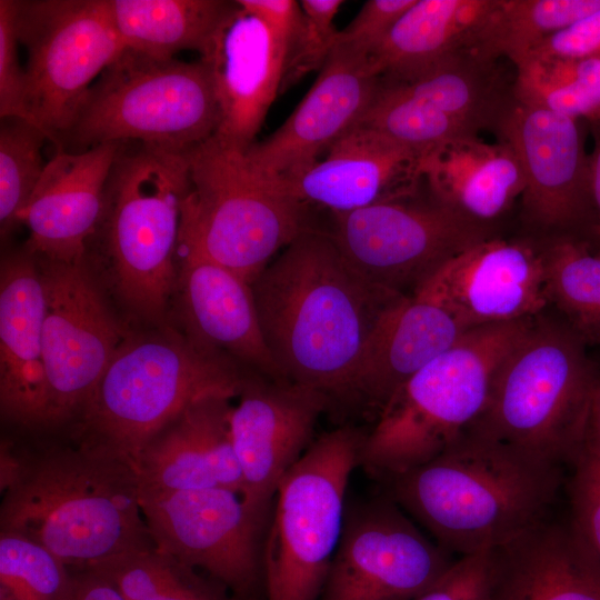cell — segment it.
Listing matches in <instances>:
<instances>
[{
	"mask_svg": "<svg viewBox=\"0 0 600 600\" xmlns=\"http://www.w3.org/2000/svg\"><path fill=\"white\" fill-rule=\"evenodd\" d=\"M392 500L349 509L322 600H412L453 563Z\"/></svg>",
	"mask_w": 600,
	"mask_h": 600,
	"instance_id": "9a60e30c",
	"label": "cell"
},
{
	"mask_svg": "<svg viewBox=\"0 0 600 600\" xmlns=\"http://www.w3.org/2000/svg\"><path fill=\"white\" fill-rule=\"evenodd\" d=\"M420 171L436 202L482 228L521 198L526 187L513 150L478 136L454 138L427 151Z\"/></svg>",
	"mask_w": 600,
	"mask_h": 600,
	"instance_id": "83f0119b",
	"label": "cell"
},
{
	"mask_svg": "<svg viewBox=\"0 0 600 600\" xmlns=\"http://www.w3.org/2000/svg\"><path fill=\"white\" fill-rule=\"evenodd\" d=\"M37 259L46 298L49 409L43 433H54L78 418L130 328L112 311L89 257L74 262Z\"/></svg>",
	"mask_w": 600,
	"mask_h": 600,
	"instance_id": "7c38bea8",
	"label": "cell"
},
{
	"mask_svg": "<svg viewBox=\"0 0 600 600\" xmlns=\"http://www.w3.org/2000/svg\"><path fill=\"white\" fill-rule=\"evenodd\" d=\"M411 293L442 306L467 330L540 317L551 304L542 243L486 237Z\"/></svg>",
	"mask_w": 600,
	"mask_h": 600,
	"instance_id": "e0dca14e",
	"label": "cell"
},
{
	"mask_svg": "<svg viewBox=\"0 0 600 600\" xmlns=\"http://www.w3.org/2000/svg\"><path fill=\"white\" fill-rule=\"evenodd\" d=\"M261 331L288 381L340 397L384 317L408 294L356 270L329 232L304 229L251 283Z\"/></svg>",
	"mask_w": 600,
	"mask_h": 600,
	"instance_id": "6da1fadb",
	"label": "cell"
},
{
	"mask_svg": "<svg viewBox=\"0 0 600 600\" xmlns=\"http://www.w3.org/2000/svg\"><path fill=\"white\" fill-rule=\"evenodd\" d=\"M491 551L460 557L412 600H491Z\"/></svg>",
	"mask_w": 600,
	"mask_h": 600,
	"instance_id": "b9f144b4",
	"label": "cell"
},
{
	"mask_svg": "<svg viewBox=\"0 0 600 600\" xmlns=\"http://www.w3.org/2000/svg\"><path fill=\"white\" fill-rule=\"evenodd\" d=\"M63 600H124L117 589L92 569L72 570Z\"/></svg>",
	"mask_w": 600,
	"mask_h": 600,
	"instance_id": "bcb514c9",
	"label": "cell"
},
{
	"mask_svg": "<svg viewBox=\"0 0 600 600\" xmlns=\"http://www.w3.org/2000/svg\"><path fill=\"white\" fill-rule=\"evenodd\" d=\"M379 87L366 57L336 44L294 111L267 139L254 142L246 158L276 180L301 172L359 124Z\"/></svg>",
	"mask_w": 600,
	"mask_h": 600,
	"instance_id": "d6986e66",
	"label": "cell"
},
{
	"mask_svg": "<svg viewBox=\"0 0 600 600\" xmlns=\"http://www.w3.org/2000/svg\"><path fill=\"white\" fill-rule=\"evenodd\" d=\"M16 26L30 116L58 148L88 89L126 47L109 0H17Z\"/></svg>",
	"mask_w": 600,
	"mask_h": 600,
	"instance_id": "8fae6325",
	"label": "cell"
},
{
	"mask_svg": "<svg viewBox=\"0 0 600 600\" xmlns=\"http://www.w3.org/2000/svg\"><path fill=\"white\" fill-rule=\"evenodd\" d=\"M17 0H0V119L19 118L32 124L26 68L18 54Z\"/></svg>",
	"mask_w": 600,
	"mask_h": 600,
	"instance_id": "ab89813d",
	"label": "cell"
},
{
	"mask_svg": "<svg viewBox=\"0 0 600 600\" xmlns=\"http://www.w3.org/2000/svg\"><path fill=\"white\" fill-rule=\"evenodd\" d=\"M589 124L594 136V148L589 154L592 226L588 233L600 244V118Z\"/></svg>",
	"mask_w": 600,
	"mask_h": 600,
	"instance_id": "c3c4849f",
	"label": "cell"
},
{
	"mask_svg": "<svg viewBox=\"0 0 600 600\" xmlns=\"http://www.w3.org/2000/svg\"><path fill=\"white\" fill-rule=\"evenodd\" d=\"M0 461V531L42 546L69 569L154 546L130 461L68 434L31 448L2 441Z\"/></svg>",
	"mask_w": 600,
	"mask_h": 600,
	"instance_id": "7a4b0ae2",
	"label": "cell"
},
{
	"mask_svg": "<svg viewBox=\"0 0 600 600\" xmlns=\"http://www.w3.org/2000/svg\"><path fill=\"white\" fill-rule=\"evenodd\" d=\"M157 549L234 593L244 596L262 570L260 533L267 522L236 491L204 488L140 493Z\"/></svg>",
	"mask_w": 600,
	"mask_h": 600,
	"instance_id": "5bb4252c",
	"label": "cell"
},
{
	"mask_svg": "<svg viewBox=\"0 0 600 600\" xmlns=\"http://www.w3.org/2000/svg\"><path fill=\"white\" fill-rule=\"evenodd\" d=\"M491 600H600V566L572 523L550 518L491 551Z\"/></svg>",
	"mask_w": 600,
	"mask_h": 600,
	"instance_id": "4316f807",
	"label": "cell"
},
{
	"mask_svg": "<svg viewBox=\"0 0 600 600\" xmlns=\"http://www.w3.org/2000/svg\"><path fill=\"white\" fill-rule=\"evenodd\" d=\"M47 134L19 118L0 122V231L8 236L39 183L47 163L41 153ZM49 141V140H48Z\"/></svg>",
	"mask_w": 600,
	"mask_h": 600,
	"instance_id": "d590c367",
	"label": "cell"
},
{
	"mask_svg": "<svg viewBox=\"0 0 600 600\" xmlns=\"http://www.w3.org/2000/svg\"><path fill=\"white\" fill-rule=\"evenodd\" d=\"M289 42L254 13L234 1L209 51L208 67L221 120L213 136L246 152L281 91Z\"/></svg>",
	"mask_w": 600,
	"mask_h": 600,
	"instance_id": "ffe728a7",
	"label": "cell"
},
{
	"mask_svg": "<svg viewBox=\"0 0 600 600\" xmlns=\"http://www.w3.org/2000/svg\"><path fill=\"white\" fill-rule=\"evenodd\" d=\"M580 121L514 98L496 127L524 174L526 219L551 237L589 232L592 226L589 154Z\"/></svg>",
	"mask_w": 600,
	"mask_h": 600,
	"instance_id": "2e32d148",
	"label": "cell"
},
{
	"mask_svg": "<svg viewBox=\"0 0 600 600\" xmlns=\"http://www.w3.org/2000/svg\"><path fill=\"white\" fill-rule=\"evenodd\" d=\"M496 61L466 50L408 82L396 84L478 133L483 128L496 129L514 99L501 83Z\"/></svg>",
	"mask_w": 600,
	"mask_h": 600,
	"instance_id": "4dcf8cb0",
	"label": "cell"
},
{
	"mask_svg": "<svg viewBox=\"0 0 600 600\" xmlns=\"http://www.w3.org/2000/svg\"><path fill=\"white\" fill-rule=\"evenodd\" d=\"M333 214L331 237L349 263L374 283L414 289L447 260L488 237L432 198L418 194Z\"/></svg>",
	"mask_w": 600,
	"mask_h": 600,
	"instance_id": "4fadbf2b",
	"label": "cell"
},
{
	"mask_svg": "<svg viewBox=\"0 0 600 600\" xmlns=\"http://www.w3.org/2000/svg\"><path fill=\"white\" fill-rule=\"evenodd\" d=\"M88 569L108 579L124 600H147L197 573L154 546L119 554Z\"/></svg>",
	"mask_w": 600,
	"mask_h": 600,
	"instance_id": "74e56055",
	"label": "cell"
},
{
	"mask_svg": "<svg viewBox=\"0 0 600 600\" xmlns=\"http://www.w3.org/2000/svg\"><path fill=\"white\" fill-rule=\"evenodd\" d=\"M233 7L223 0H109L126 49L158 59L183 50L203 57Z\"/></svg>",
	"mask_w": 600,
	"mask_h": 600,
	"instance_id": "f546056e",
	"label": "cell"
},
{
	"mask_svg": "<svg viewBox=\"0 0 600 600\" xmlns=\"http://www.w3.org/2000/svg\"><path fill=\"white\" fill-rule=\"evenodd\" d=\"M230 412V430L243 478L246 504L267 521L284 473L306 452L328 397L288 380L250 372Z\"/></svg>",
	"mask_w": 600,
	"mask_h": 600,
	"instance_id": "ac0fdd59",
	"label": "cell"
},
{
	"mask_svg": "<svg viewBox=\"0 0 600 600\" xmlns=\"http://www.w3.org/2000/svg\"><path fill=\"white\" fill-rule=\"evenodd\" d=\"M600 9V0H496L477 47L483 58L516 66L543 40Z\"/></svg>",
	"mask_w": 600,
	"mask_h": 600,
	"instance_id": "d6a6232c",
	"label": "cell"
},
{
	"mask_svg": "<svg viewBox=\"0 0 600 600\" xmlns=\"http://www.w3.org/2000/svg\"><path fill=\"white\" fill-rule=\"evenodd\" d=\"M537 318L470 329L416 372L377 413L359 464L390 481L459 440L484 410L500 366Z\"/></svg>",
	"mask_w": 600,
	"mask_h": 600,
	"instance_id": "8992f818",
	"label": "cell"
},
{
	"mask_svg": "<svg viewBox=\"0 0 600 600\" xmlns=\"http://www.w3.org/2000/svg\"><path fill=\"white\" fill-rule=\"evenodd\" d=\"M359 124L371 128L413 150L420 157L462 136H478L463 122L380 79L377 94Z\"/></svg>",
	"mask_w": 600,
	"mask_h": 600,
	"instance_id": "e575fe53",
	"label": "cell"
},
{
	"mask_svg": "<svg viewBox=\"0 0 600 600\" xmlns=\"http://www.w3.org/2000/svg\"><path fill=\"white\" fill-rule=\"evenodd\" d=\"M496 0H417L368 58L373 74L408 82L449 57L477 50Z\"/></svg>",
	"mask_w": 600,
	"mask_h": 600,
	"instance_id": "f1b7e54d",
	"label": "cell"
},
{
	"mask_svg": "<svg viewBox=\"0 0 600 600\" xmlns=\"http://www.w3.org/2000/svg\"><path fill=\"white\" fill-rule=\"evenodd\" d=\"M241 368L170 323L130 329L80 414L62 432L137 469L146 444L191 403L237 397L247 376Z\"/></svg>",
	"mask_w": 600,
	"mask_h": 600,
	"instance_id": "277c9868",
	"label": "cell"
},
{
	"mask_svg": "<svg viewBox=\"0 0 600 600\" xmlns=\"http://www.w3.org/2000/svg\"><path fill=\"white\" fill-rule=\"evenodd\" d=\"M123 142L104 143L81 152L57 150L17 224L29 231L26 247L37 257L81 261L99 230L107 181Z\"/></svg>",
	"mask_w": 600,
	"mask_h": 600,
	"instance_id": "7402d4cb",
	"label": "cell"
},
{
	"mask_svg": "<svg viewBox=\"0 0 600 600\" xmlns=\"http://www.w3.org/2000/svg\"><path fill=\"white\" fill-rule=\"evenodd\" d=\"M301 20L289 46L281 91L298 82L306 74L321 70L336 44L339 30L334 18L342 0H302Z\"/></svg>",
	"mask_w": 600,
	"mask_h": 600,
	"instance_id": "f35d334b",
	"label": "cell"
},
{
	"mask_svg": "<svg viewBox=\"0 0 600 600\" xmlns=\"http://www.w3.org/2000/svg\"><path fill=\"white\" fill-rule=\"evenodd\" d=\"M527 58L600 59V9L548 37Z\"/></svg>",
	"mask_w": 600,
	"mask_h": 600,
	"instance_id": "ee69618b",
	"label": "cell"
},
{
	"mask_svg": "<svg viewBox=\"0 0 600 600\" xmlns=\"http://www.w3.org/2000/svg\"><path fill=\"white\" fill-rule=\"evenodd\" d=\"M363 437L349 426L323 433L280 480L262 553L267 600H317L322 593Z\"/></svg>",
	"mask_w": 600,
	"mask_h": 600,
	"instance_id": "30bf717a",
	"label": "cell"
},
{
	"mask_svg": "<svg viewBox=\"0 0 600 600\" xmlns=\"http://www.w3.org/2000/svg\"><path fill=\"white\" fill-rule=\"evenodd\" d=\"M243 9L254 13L286 38L289 46L301 20V7L294 0H237Z\"/></svg>",
	"mask_w": 600,
	"mask_h": 600,
	"instance_id": "f6af8a7d",
	"label": "cell"
},
{
	"mask_svg": "<svg viewBox=\"0 0 600 600\" xmlns=\"http://www.w3.org/2000/svg\"><path fill=\"white\" fill-rule=\"evenodd\" d=\"M551 304L586 343H600V244L589 233L542 243Z\"/></svg>",
	"mask_w": 600,
	"mask_h": 600,
	"instance_id": "1f68e13d",
	"label": "cell"
},
{
	"mask_svg": "<svg viewBox=\"0 0 600 600\" xmlns=\"http://www.w3.org/2000/svg\"><path fill=\"white\" fill-rule=\"evenodd\" d=\"M220 120L203 61L158 59L126 49L88 89L57 150L140 142L189 152L216 134Z\"/></svg>",
	"mask_w": 600,
	"mask_h": 600,
	"instance_id": "ba28073f",
	"label": "cell"
},
{
	"mask_svg": "<svg viewBox=\"0 0 600 600\" xmlns=\"http://www.w3.org/2000/svg\"><path fill=\"white\" fill-rule=\"evenodd\" d=\"M230 400L223 396L200 399L151 438L138 459L140 493L224 488L243 496L230 430Z\"/></svg>",
	"mask_w": 600,
	"mask_h": 600,
	"instance_id": "d4e9b609",
	"label": "cell"
},
{
	"mask_svg": "<svg viewBox=\"0 0 600 600\" xmlns=\"http://www.w3.org/2000/svg\"><path fill=\"white\" fill-rule=\"evenodd\" d=\"M516 69L517 100L588 123L600 118V59L527 58Z\"/></svg>",
	"mask_w": 600,
	"mask_h": 600,
	"instance_id": "836d02e7",
	"label": "cell"
},
{
	"mask_svg": "<svg viewBox=\"0 0 600 600\" xmlns=\"http://www.w3.org/2000/svg\"><path fill=\"white\" fill-rule=\"evenodd\" d=\"M189 167V152L123 142L107 181L93 241L113 294L143 327L169 323Z\"/></svg>",
	"mask_w": 600,
	"mask_h": 600,
	"instance_id": "5b68a950",
	"label": "cell"
},
{
	"mask_svg": "<svg viewBox=\"0 0 600 600\" xmlns=\"http://www.w3.org/2000/svg\"><path fill=\"white\" fill-rule=\"evenodd\" d=\"M46 298L37 257L26 247L0 269V411L7 423L43 433L49 391L43 360Z\"/></svg>",
	"mask_w": 600,
	"mask_h": 600,
	"instance_id": "cb8c5ba5",
	"label": "cell"
},
{
	"mask_svg": "<svg viewBox=\"0 0 600 600\" xmlns=\"http://www.w3.org/2000/svg\"><path fill=\"white\" fill-rule=\"evenodd\" d=\"M582 449L600 459V376L590 403Z\"/></svg>",
	"mask_w": 600,
	"mask_h": 600,
	"instance_id": "681fc988",
	"label": "cell"
},
{
	"mask_svg": "<svg viewBox=\"0 0 600 600\" xmlns=\"http://www.w3.org/2000/svg\"><path fill=\"white\" fill-rule=\"evenodd\" d=\"M416 1L368 0L354 19L339 31L337 44L368 59Z\"/></svg>",
	"mask_w": 600,
	"mask_h": 600,
	"instance_id": "7bdbcfd3",
	"label": "cell"
},
{
	"mask_svg": "<svg viewBox=\"0 0 600 600\" xmlns=\"http://www.w3.org/2000/svg\"><path fill=\"white\" fill-rule=\"evenodd\" d=\"M389 482L391 499L460 558L492 551L549 519L562 467L466 432Z\"/></svg>",
	"mask_w": 600,
	"mask_h": 600,
	"instance_id": "3957f363",
	"label": "cell"
},
{
	"mask_svg": "<svg viewBox=\"0 0 600 600\" xmlns=\"http://www.w3.org/2000/svg\"><path fill=\"white\" fill-rule=\"evenodd\" d=\"M420 154L357 124L301 172L277 180L294 199L344 213L418 194Z\"/></svg>",
	"mask_w": 600,
	"mask_h": 600,
	"instance_id": "603a6c76",
	"label": "cell"
},
{
	"mask_svg": "<svg viewBox=\"0 0 600 600\" xmlns=\"http://www.w3.org/2000/svg\"><path fill=\"white\" fill-rule=\"evenodd\" d=\"M70 569L42 546L0 531V600H63Z\"/></svg>",
	"mask_w": 600,
	"mask_h": 600,
	"instance_id": "8d00e7d4",
	"label": "cell"
},
{
	"mask_svg": "<svg viewBox=\"0 0 600 600\" xmlns=\"http://www.w3.org/2000/svg\"><path fill=\"white\" fill-rule=\"evenodd\" d=\"M173 299L179 329L196 343L250 372L286 380L267 347L251 284L244 279L179 242Z\"/></svg>",
	"mask_w": 600,
	"mask_h": 600,
	"instance_id": "44dd1931",
	"label": "cell"
},
{
	"mask_svg": "<svg viewBox=\"0 0 600 600\" xmlns=\"http://www.w3.org/2000/svg\"><path fill=\"white\" fill-rule=\"evenodd\" d=\"M190 189L179 242L190 244L252 283L309 228L307 207L253 168L244 152L211 137L189 151Z\"/></svg>",
	"mask_w": 600,
	"mask_h": 600,
	"instance_id": "9c48e42d",
	"label": "cell"
},
{
	"mask_svg": "<svg viewBox=\"0 0 600 600\" xmlns=\"http://www.w3.org/2000/svg\"><path fill=\"white\" fill-rule=\"evenodd\" d=\"M467 331L442 306L408 294L374 331L340 398L378 413L400 386Z\"/></svg>",
	"mask_w": 600,
	"mask_h": 600,
	"instance_id": "484cf974",
	"label": "cell"
},
{
	"mask_svg": "<svg viewBox=\"0 0 600 600\" xmlns=\"http://www.w3.org/2000/svg\"><path fill=\"white\" fill-rule=\"evenodd\" d=\"M567 323L537 318L500 366L484 410L467 432L562 467L583 448L599 374Z\"/></svg>",
	"mask_w": 600,
	"mask_h": 600,
	"instance_id": "52a82bcc",
	"label": "cell"
},
{
	"mask_svg": "<svg viewBox=\"0 0 600 600\" xmlns=\"http://www.w3.org/2000/svg\"><path fill=\"white\" fill-rule=\"evenodd\" d=\"M226 589L212 578L196 573L181 584L147 600H227Z\"/></svg>",
	"mask_w": 600,
	"mask_h": 600,
	"instance_id": "7dc6e473",
	"label": "cell"
},
{
	"mask_svg": "<svg viewBox=\"0 0 600 600\" xmlns=\"http://www.w3.org/2000/svg\"><path fill=\"white\" fill-rule=\"evenodd\" d=\"M573 528L600 566V459L582 449L570 481Z\"/></svg>",
	"mask_w": 600,
	"mask_h": 600,
	"instance_id": "60d3db41",
	"label": "cell"
}]
</instances>
